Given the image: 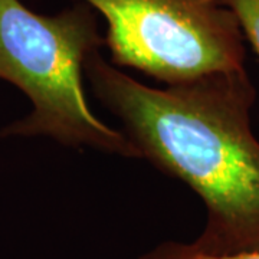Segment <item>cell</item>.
<instances>
[{
    "label": "cell",
    "instance_id": "cell-1",
    "mask_svg": "<svg viewBox=\"0 0 259 259\" xmlns=\"http://www.w3.org/2000/svg\"><path fill=\"white\" fill-rule=\"evenodd\" d=\"M95 98L160 171L202 200L206 221L192 243L207 255L259 252V141L250 127L256 91L246 69L151 87L95 52L85 64Z\"/></svg>",
    "mask_w": 259,
    "mask_h": 259
},
{
    "label": "cell",
    "instance_id": "cell-2",
    "mask_svg": "<svg viewBox=\"0 0 259 259\" xmlns=\"http://www.w3.org/2000/svg\"><path fill=\"white\" fill-rule=\"evenodd\" d=\"M102 45L98 15L83 3L40 15L22 0H0V79L32 107L0 130V140L45 137L65 147L139 158L127 136L100 120L85 97V64Z\"/></svg>",
    "mask_w": 259,
    "mask_h": 259
},
{
    "label": "cell",
    "instance_id": "cell-3",
    "mask_svg": "<svg viewBox=\"0 0 259 259\" xmlns=\"http://www.w3.org/2000/svg\"><path fill=\"white\" fill-rule=\"evenodd\" d=\"M105 20L111 62L163 85L245 69V36L222 0H74Z\"/></svg>",
    "mask_w": 259,
    "mask_h": 259
},
{
    "label": "cell",
    "instance_id": "cell-4",
    "mask_svg": "<svg viewBox=\"0 0 259 259\" xmlns=\"http://www.w3.org/2000/svg\"><path fill=\"white\" fill-rule=\"evenodd\" d=\"M139 259H259V252L216 256L194 249L190 242L164 241L140 255Z\"/></svg>",
    "mask_w": 259,
    "mask_h": 259
},
{
    "label": "cell",
    "instance_id": "cell-5",
    "mask_svg": "<svg viewBox=\"0 0 259 259\" xmlns=\"http://www.w3.org/2000/svg\"><path fill=\"white\" fill-rule=\"evenodd\" d=\"M235 13L245 40L259 56V0H222Z\"/></svg>",
    "mask_w": 259,
    "mask_h": 259
}]
</instances>
